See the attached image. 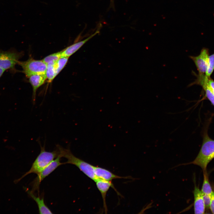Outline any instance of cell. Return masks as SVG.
Returning <instances> with one entry per match:
<instances>
[{"instance_id":"1","label":"cell","mask_w":214,"mask_h":214,"mask_svg":"<svg viewBox=\"0 0 214 214\" xmlns=\"http://www.w3.org/2000/svg\"><path fill=\"white\" fill-rule=\"evenodd\" d=\"M214 158V140L207 133L204 134L202 145L197 156L192 162L181 165L193 164L200 167L203 171L206 170L207 165Z\"/></svg>"},{"instance_id":"2","label":"cell","mask_w":214,"mask_h":214,"mask_svg":"<svg viewBox=\"0 0 214 214\" xmlns=\"http://www.w3.org/2000/svg\"><path fill=\"white\" fill-rule=\"evenodd\" d=\"M57 148L59 152V155L67 159L64 164H71L77 166L82 172L89 178L95 182L98 178L94 171V166L75 156L69 149L63 148L57 145Z\"/></svg>"},{"instance_id":"3","label":"cell","mask_w":214,"mask_h":214,"mask_svg":"<svg viewBox=\"0 0 214 214\" xmlns=\"http://www.w3.org/2000/svg\"><path fill=\"white\" fill-rule=\"evenodd\" d=\"M40 152L33 163L31 168L21 178L15 180L14 181L15 183H18L23 178L29 174L32 173L37 174H39L59 156V152L57 148L56 150L52 152H48L45 150L44 146L43 147L40 144Z\"/></svg>"},{"instance_id":"4","label":"cell","mask_w":214,"mask_h":214,"mask_svg":"<svg viewBox=\"0 0 214 214\" xmlns=\"http://www.w3.org/2000/svg\"><path fill=\"white\" fill-rule=\"evenodd\" d=\"M22 69V72L27 77L35 74H46L47 64L43 60L30 58L25 61H18V64Z\"/></svg>"},{"instance_id":"5","label":"cell","mask_w":214,"mask_h":214,"mask_svg":"<svg viewBox=\"0 0 214 214\" xmlns=\"http://www.w3.org/2000/svg\"><path fill=\"white\" fill-rule=\"evenodd\" d=\"M23 54L12 49L7 51L0 50V67L4 70H10L12 72L16 71L15 65Z\"/></svg>"},{"instance_id":"6","label":"cell","mask_w":214,"mask_h":214,"mask_svg":"<svg viewBox=\"0 0 214 214\" xmlns=\"http://www.w3.org/2000/svg\"><path fill=\"white\" fill-rule=\"evenodd\" d=\"M61 158L59 155L55 160H53L46 166L40 173L32 183V192L38 190L40 183L46 177L49 175L59 166L64 164L60 162Z\"/></svg>"},{"instance_id":"7","label":"cell","mask_w":214,"mask_h":214,"mask_svg":"<svg viewBox=\"0 0 214 214\" xmlns=\"http://www.w3.org/2000/svg\"><path fill=\"white\" fill-rule=\"evenodd\" d=\"M209 56L208 49L204 48L198 56H189L196 65L199 72V76L205 75L208 67Z\"/></svg>"},{"instance_id":"8","label":"cell","mask_w":214,"mask_h":214,"mask_svg":"<svg viewBox=\"0 0 214 214\" xmlns=\"http://www.w3.org/2000/svg\"><path fill=\"white\" fill-rule=\"evenodd\" d=\"M29 82L31 85L33 93L32 99L33 104L35 103L36 94L37 89L43 84L47 79L46 74H35L31 75L27 77Z\"/></svg>"},{"instance_id":"9","label":"cell","mask_w":214,"mask_h":214,"mask_svg":"<svg viewBox=\"0 0 214 214\" xmlns=\"http://www.w3.org/2000/svg\"><path fill=\"white\" fill-rule=\"evenodd\" d=\"M194 197V210L195 214H204L205 206L203 197L202 193L199 188L195 185L193 191Z\"/></svg>"},{"instance_id":"10","label":"cell","mask_w":214,"mask_h":214,"mask_svg":"<svg viewBox=\"0 0 214 214\" xmlns=\"http://www.w3.org/2000/svg\"><path fill=\"white\" fill-rule=\"evenodd\" d=\"M95 182L97 189L101 194L105 212V213H106L108 211L106 203V197L107 192L111 187L113 188L115 191L116 190L111 181H108L98 179Z\"/></svg>"},{"instance_id":"11","label":"cell","mask_w":214,"mask_h":214,"mask_svg":"<svg viewBox=\"0 0 214 214\" xmlns=\"http://www.w3.org/2000/svg\"><path fill=\"white\" fill-rule=\"evenodd\" d=\"M94 169L96 176L99 179L111 181L115 179L129 178L128 177H123L117 175L105 169L98 166H94Z\"/></svg>"},{"instance_id":"12","label":"cell","mask_w":214,"mask_h":214,"mask_svg":"<svg viewBox=\"0 0 214 214\" xmlns=\"http://www.w3.org/2000/svg\"><path fill=\"white\" fill-rule=\"evenodd\" d=\"M99 28L97 29L96 32L93 34L85 40L80 42L75 43L69 46L64 50H62L61 57H69L73 54L78 50L84 44L89 40L99 33Z\"/></svg>"},{"instance_id":"13","label":"cell","mask_w":214,"mask_h":214,"mask_svg":"<svg viewBox=\"0 0 214 214\" xmlns=\"http://www.w3.org/2000/svg\"><path fill=\"white\" fill-rule=\"evenodd\" d=\"M25 190L29 195L36 202L40 214H52L53 213L45 204L43 197L41 198L36 196L31 191L25 188Z\"/></svg>"},{"instance_id":"14","label":"cell","mask_w":214,"mask_h":214,"mask_svg":"<svg viewBox=\"0 0 214 214\" xmlns=\"http://www.w3.org/2000/svg\"><path fill=\"white\" fill-rule=\"evenodd\" d=\"M203 172L204 180L201 191L202 193L211 196L213 191L209 182L207 171L206 170Z\"/></svg>"},{"instance_id":"15","label":"cell","mask_w":214,"mask_h":214,"mask_svg":"<svg viewBox=\"0 0 214 214\" xmlns=\"http://www.w3.org/2000/svg\"><path fill=\"white\" fill-rule=\"evenodd\" d=\"M55 63H50L47 64L46 75L47 79L49 82H51L57 75L55 66Z\"/></svg>"},{"instance_id":"16","label":"cell","mask_w":214,"mask_h":214,"mask_svg":"<svg viewBox=\"0 0 214 214\" xmlns=\"http://www.w3.org/2000/svg\"><path fill=\"white\" fill-rule=\"evenodd\" d=\"M62 51L50 54L45 57L42 60L47 64L50 63H55L61 57Z\"/></svg>"},{"instance_id":"17","label":"cell","mask_w":214,"mask_h":214,"mask_svg":"<svg viewBox=\"0 0 214 214\" xmlns=\"http://www.w3.org/2000/svg\"><path fill=\"white\" fill-rule=\"evenodd\" d=\"M204 84L206 85L210 91L214 95V81L211 78L205 76L198 82V84L200 86Z\"/></svg>"},{"instance_id":"18","label":"cell","mask_w":214,"mask_h":214,"mask_svg":"<svg viewBox=\"0 0 214 214\" xmlns=\"http://www.w3.org/2000/svg\"><path fill=\"white\" fill-rule=\"evenodd\" d=\"M68 57H61L55 63L56 73L57 75L66 65Z\"/></svg>"},{"instance_id":"19","label":"cell","mask_w":214,"mask_h":214,"mask_svg":"<svg viewBox=\"0 0 214 214\" xmlns=\"http://www.w3.org/2000/svg\"><path fill=\"white\" fill-rule=\"evenodd\" d=\"M214 70V53L209 56L208 67L205 75L210 78Z\"/></svg>"},{"instance_id":"20","label":"cell","mask_w":214,"mask_h":214,"mask_svg":"<svg viewBox=\"0 0 214 214\" xmlns=\"http://www.w3.org/2000/svg\"><path fill=\"white\" fill-rule=\"evenodd\" d=\"M201 86H202L205 92L206 97L214 106V95L206 85L202 84Z\"/></svg>"},{"instance_id":"21","label":"cell","mask_w":214,"mask_h":214,"mask_svg":"<svg viewBox=\"0 0 214 214\" xmlns=\"http://www.w3.org/2000/svg\"><path fill=\"white\" fill-rule=\"evenodd\" d=\"M202 195L205 207L208 209L210 208L211 196L203 193H202Z\"/></svg>"},{"instance_id":"22","label":"cell","mask_w":214,"mask_h":214,"mask_svg":"<svg viewBox=\"0 0 214 214\" xmlns=\"http://www.w3.org/2000/svg\"><path fill=\"white\" fill-rule=\"evenodd\" d=\"M210 209L212 213L214 214V191H213L211 196Z\"/></svg>"},{"instance_id":"23","label":"cell","mask_w":214,"mask_h":214,"mask_svg":"<svg viewBox=\"0 0 214 214\" xmlns=\"http://www.w3.org/2000/svg\"><path fill=\"white\" fill-rule=\"evenodd\" d=\"M5 70L0 67V78Z\"/></svg>"},{"instance_id":"24","label":"cell","mask_w":214,"mask_h":214,"mask_svg":"<svg viewBox=\"0 0 214 214\" xmlns=\"http://www.w3.org/2000/svg\"><path fill=\"white\" fill-rule=\"evenodd\" d=\"M114 0H110L112 6H114Z\"/></svg>"},{"instance_id":"25","label":"cell","mask_w":214,"mask_h":214,"mask_svg":"<svg viewBox=\"0 0 214 214\" xmlns=\"http://www.w3.org/2000/svg\"><path fill=\"white\" fill-rule=\"evenodd\" d=\"M213 170H214V169H213Z\"/></svg>"}]
</instances>
